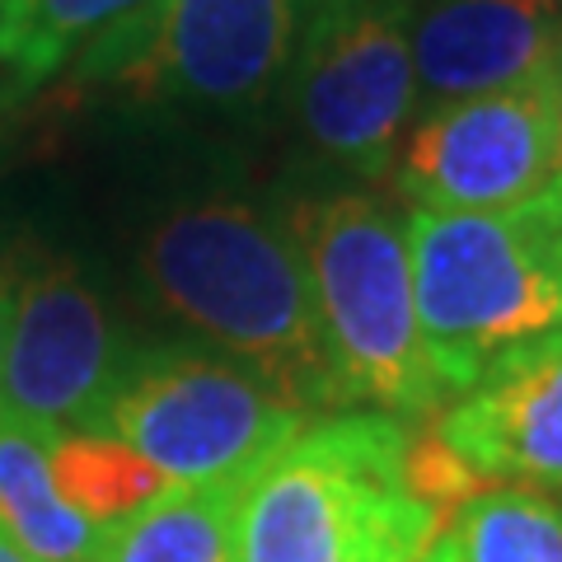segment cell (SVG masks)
Returning a JSON list of instances; mask_svg holds the SVG:
<instances>
[{"label":"cell","mask_w":562,"mask_h":562,"mask_svg":"<svg viewBox=\"0 0 562 562\" xmlns=\"http://www.w3.org/2000/svg\"><path fill=\"white\" fill-rule=\"evenodd\" d=\"M52 479L85 520L109 535L169 487L150 460L99 431H61L52 441Z\"/></svg>","instance_id":"16"},{"label":"cell","mask_w":562,"mask_h":562,"mask_svg":"<svg viewBox=\"0 0 562 562\" xmlns=\"http://www.w3.org/2000/svg\"><path fill=\"white\" fill-rule=\"evenodd\" d=\"M413 305L446 398L512 347L562 328V188L506 211L408 216Z\"/></svg>","instance_id":"3"},{"label":"cell","mask_w":562,"mask_h":562,"mask_svg":"<svg viewBox=\"0 0 562 562\" xmlns=\"http://www.w3.org/2000/svg\"><path fill=\"white\" fill-rule=\"evenodd\" d=\"M422 562H450L441 549H436V543H431V549H427V558H422Z\"/></svg>","instance_id":"19"},{"label":"cell","mask_w":562,"mask_h":562,"mask_svg":"<svg viewBox=\"0 0 562 562\" xmlns=\"http://www.w3.org/2000/svg\"><path fill=\"white\" fill-rule=\"evenodd\" d=\"M446 525L450 562H562V502L530 483L479 487Z\"/></svg>","instance_id":"15"},{"label":"cell","mask_w":562,"mask_h":562,"mask_svg":"<svg viewBox=\"0 0 562 562\" xmlns=\"http://www.w3.org/2000/svg\"><path fill=\"white\" fill-rule=\"evenodd\" d=\"M305 408L268 375L198 347H140L94 431L132 446L169 483L258 473L305 431Z\"/></svg>","instance_id":"5"},{"label":"cell","mask_w":562,"mask_h":562,"mask_svg":"<svg viewBox=\"0 0 562 562\" xmlns=\"http://www.w3.org/2000/svg\"><path fill=\"white\" fill-rule=\"evenodd\" d=\"M413 70L436 103L562 70V0H431L413 24Z\"/></svg>","instance_id":"11"},{"label":"cell","mask_w":562,"mask_h":562,"mask_svg":"<svg viewBox=\"0 0 562 562\" xmlns=\"http://www.w3.org/2000/svg\"><path fill=\"white\" fill-rule=\"evenodd\" d=\"M0 562H38V558H29V553L20 549V543H14L5 530H0Z\"/></svg>","instance_id":"17"},{"label":"cell","mask_w":562,"mask_h":562,"mask_svg":"<svg viewBox=\"0 0 562 562\" xmlns=\"http://www.w3.org/2000/svg\"><path fill=\"white\" fill-rule=\"evenodd\" d=\"M254 473L179 483L127 516L99 562H239V512Z\"/></svg>","instance_id":"13"},{"label":"cell","mask_w":562,"mask_h":562,"mask_svg":"<svg viewBox=\"0 0 562 562\" xmlns=\"http://www.w3.org/2000/svg\"><path fill=\"white\" fill-rule=\"evenodd\" d=\"M562 70L441 103L403 146L398 192L422 211H506L558 183Z\"/></svg>","instance_id":"9"},{"label":"cell","mask_w":562,"mask_h":562,"mask_svg":"<svg viewBox=\"0 0 562 562\" xmlns=\"http://www.w3.org/2000/svg\"><path fill=\"white\" fill-rule=\"evenodd\" d=\"M5 310H10V301H5V291H0V351H5Z\"/></svg>","instance_id":"18"},{"label":"cell","mask_w":562,"mask_h":562,"mask_svg":"<svg viewBox=\"0 0 562 562\" xmlns=\"http://www.w3.org/2000/svg\"><path fill=\"white\" fill-rule=\"evenodd\" d=\"M431 431L487 483L562 487V328L497 357Z\"/></svg>","instance_id":"10"},{"label":"cell","mask_w":562,"mask_h":562,"mask_svg":"<svg viewBox=\"0 0 562 562\" xmlns=\"http://www.w3.org/2000/svg\"><path fill=\"white\" fill-rule=\"evenodd\" d=\"M140 281L155 305L268 375L305 413L342 408L291 225L244 202L183 206L140 244Z\"/></svg>","instance_id":"1"},{"label":"cell","mask_w":562,"mask_h":562,"mask_svg":"<svg viewBox=\"0 0 562 562\" xmlns=\"http://www.w3.org/2000/svg\"><path fill=\"white\" fill-rule=\"evenodd\" d=\"M314 281L324 351L338 398L417 422L446 408L413 305L408 221L366 192L310 202L291 216Z\"/></svg>","instance_id":"4"},{"label":"cell","mask_w":562,"mask_h":562,"mask_svg":"<svg viewBox=\"0 0 562 562\" xmlns=\"http://www.w3.org/2000/svg\"><path fill=\"white\" fill-rule=\"evenodd\" d=\"M314 5L319 0H160L80 70L198 109H258L295 70Z\"/></svg>","instance_id":"6"},{"label":"cell","mask_w":562,"mask_h":562,"mask_svg":"<svg viewBox=\"0 0 562 562\" xmlns=\"http://www.w3.org/2000/svg\"><path fill=\"white\" fill-rule=\"evenodd\" d=\"M558 188H562V140H558Z\"/></svg>","instance_id":"20"},{"label":"cell","mask_w":562,"mask_h":562,"mask_svg":"<svg viewBox=\"0 0 562 562\" xmlns=\"http://www.w3.org/2000/svg\"><path fill=\"white\" fill-rule=\"evenodd\" d=\"M291 76L310 146L375 179L417 99L413 0H319Z\"/></svg>","instance_id":"7"},{"label":"cell","mask_w":562,"mask_h":562,"mask_svg":"<svg viewBox=\"0 0 562 562\" xmlns=\"http://www.w3.org/2000/svg\"><path fill=\"white\" fill-rule=\"evenodd\" d=\"M61 431H38L0 417V530L38 562H99L109 530L85 520L52 479V441Z\"/></svg>","instance_id":"12"},{"label":"cell","mask_w":562,"mask_h":562,"mask_svg":"<svg viewBox=\"0 0 562 562\" xmlns=\"http://www.w3.org/2000/svg\"><path fill=\"white\" fill-rule=\"evenodd\" d=\"M413 431L384 413H342L262 464L239 512V562H422L436 506L413 487Z\"/></svg>","instance_id":"2"},{"label":"cell","mask_w":562,"mask_h":562,"mask_svg":"<svg viewBox=\"0 0 562 562\" xmlns=\"http://www.w3.org/2000/svg\"><path fill=\"white\" fill-rule=\"evenodd\" d=\"M5 301L0 417L38 431H94L140 347L66 262L29 268Z\"/></svg>","instance_id":"8"},{"label":"cell","mask_w":562,"mask_h":562,"mask_svg":"<svg viewBox=\"0 0 562 562\" xmlns=\"http://www.w3.org/2000/svg\"><path fill=\"white\" fill-rule=\"evenodd\" d=\"M160 0H0V66L38 85L140 24Z\"/></svg>","instance_id":"14"}]
</instances>
